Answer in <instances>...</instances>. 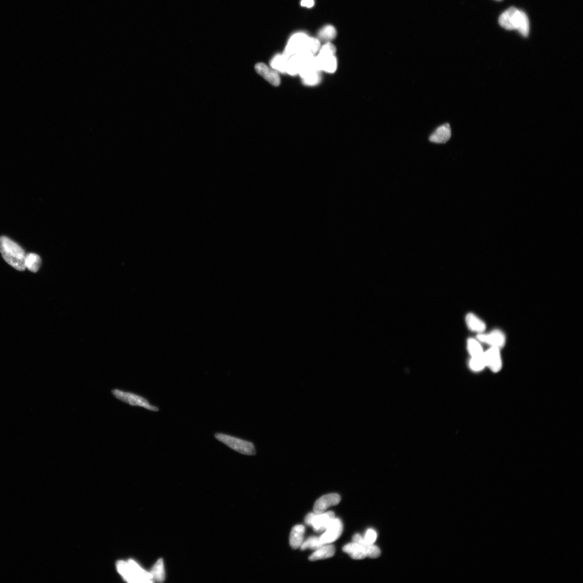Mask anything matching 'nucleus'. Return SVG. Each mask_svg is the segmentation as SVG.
<instances>
[{"mask_svg":"<svg viewBox=\"0 0 583 583\" xmlns=\"http://www.w3.org/2000/svg\"><path fill=\"white\" fill-rule=\"evenodd\" d=\"M320 47L319 39L309 37L305 33L298 32L290 38L284 53L288 57L299 54L315 56Z\"/></svg>","mask_w":583,"mask_h":583,"instance_id":"nucleus-1","label":"nucleus"},{"mask_svg":"<svg viewBox=\"0 0 583 583\" xmlns=\"http://www.w3.org/2000/svg\"><path fill=\"white\" fill-rule=\"evenodd\" d=\"M0 253L6 262L13 268L20 271L25 270V250L7 237H0Z\"/></svg>","mask_w":583,"mask_h":583,"instance_id":"nucleus-2","label":"nucleus"},{"mask_svg":"<svg viewBox=\"0 0 583 583\" xmlns=\"http://www.w3.org/2000/svg\"><path fill=\"white\" fill-rule=\"evenodd\" d=\"M336 47L331 43H326L320 47L318 54L315 56L319 70L328 73H334L337 69Z\"/></svg>","mask_w":583,"mask_h":583,"instance_id":"nucleus-3","label":"nucleus"},{"mask_svg":"<svg viewBox=\"0 0 583 583\" xmlns=\"http://www.w3.org/2000/svg\"><path fill=\"white\" fill-rule=\"evenodd\" d=\"M215 437L233 450L246 455H254L256 453L254 444L250 442L239 438L217 433Z\"/></svg>","mask_w":583,"mask_h":583,"instance_id":"nucleus-4","label":"nucleus"},{"mask_svg":"<svg viewBox=\"0 0 583 583\" xmlns=\"http://www.w3.org/2000/svg\"><path fill=\"white\" fill-rule=\"evenodd\" d=\"M112 392L117 399L129 403L130 405L144 407L152 410V411H158L159 409L157 407L150 405L148 401L144 397L118 389L113 390Z\"/></svg>","mask_w":583,"mask_h":583,"instance_id":"nucleus-5","label":"nucleus"},{"mask_svg":"<svg viewBox=\"0 0 583 583\" xmlns=\"http://www.w3.org/2000/svg\"><path fill=\"white\" fill-rule=\"evenodd\" d=\"M522 11L511 7L505 11L499 17L498 23L503 28L512 31L518 29L521 20Z\"/></svg>","mask_w":583,"mask_h":583,"instance_id":"nucleus-6","label":"nucleus"},{"mask_svg":"<svg viewBox=\"0 0 583 583\" xmlns=\"http://www.w3.org/2000/svg\"><path fill=\"white\" fill-rule=\"evenodd\" d=\"M342 531L343 525L341 521L335 517L326 529L325 532L320 537L321 542L323 544H327L335 542L341 536Z\"/></svg>","mask_w":583,"mask_h":583,"instance_id":"nucleus-7","label":"nucleus"},{"mask_svg":"<svg viewBox=\"0 0 583 583\" xmlns=\"http://www.w3.org/2000/svg\"><path fill=\"white\" fill-rule=\"evenodd\" d=\"M484 359L486 366L494 373L501 371L502 367V361L500 353V349L491 347L485 352Z\"/></svg>","mask_w":583,"mask_h":583,"instance_id":"nucleus-8","label":"nucleus"},{"mask_svg":"<svg viewBox=\"0 0 583 583\" xmlns=\"http://www.w3.org/2000/svg\"><path fill=\"white\" fill-rule=\"evenodd\" d=\"M341 497L338 493H330L319 498L315 502L313 511L315 514H320L331 507L334 506L340 502Z\"/></svg>","mask_w":583,"mask_h":583,"instance_id":"nucleus-9","label":"nucleus"},{"mask_svg":"<svg viewBox=\"0 0 583 583\" xmlns=\"http://www.w3.org/2000/svg\"><path fill=\"white\" fill-rule=\"evenodd\" d=\"M478 340L501 349L505 343V337L504 333L499 330H494L488 333H480L478 336Z\"/></svg>","mask_w":583,"mask_h":583,"instance_id":"nucleus-10","label":"nucleus"},{"mask_svg":"<svg viewBox=\"0 0 583 583\" xmlns=\"http://www.w3.org/2000/svg\"><path fill=\"white\" fill-rule=\"evenodd\" d=\"M255 69L259 75L262 76L272 85L275 87L280 85V76L275 69L269 67L263 63H259L255 65Z\"/></svg>","mask_w":583,"mask_h":583,"instance_id":"nucleus-11","label":"nucleus"},{"mask_svg":"<svg viewBox=\"0 0 583 583\" xmlns=\"http://www.w3.org/2000/svg\"><path fill=\"white\" fill-rule=\"evenodd\" d=\"M335 517V514L333 511H327L320 514H314L311 521L312 526L315 532H322L330 524L331 521Z\"/></svg>","mask_w":583,"mask_h":583,"instance_id":"nucleus-12","label":"nucleus"},{"mask_svg":"<svg viewBox=\"0 0 583 583\" xmlns=\"http://www.w3.org/2000/svg\"><path fill=\"white\" fill-rule=\"evenodd\" d=\"M451 130L449 124L445 123L438 127L430 137V141L437 144H444L450 139Z\"/></svg>","mask_w":583,"mask_h":583,"instance_id":"nucleus-13","label":"nucleus"},{"mask_svg":"<svg viewBox=\"0 0 583 583\" xmlns=\"http://www.w3.org/2000/svg\"><path fill=\"white\" fill-rule=\"evenodd\" d=\"M118 572L123 577V578L129 583H140L139 580L128 562L119 561L116 564Z\"/></svg>","mask_w":583,"mask_h":583,"instance_id":"nucleus-14","label":"nucleus"},{"mask_svg":"<svg viewBox=\"0 0 583 583\" xmlns=\"http://www.w3.org/2000/svg\"><path fill=\"white\" fill-rule=\"evenodd\" d=\"M305 532V528L302 525H296L292 529L290 536V545L294 549L300 548L303 542V537Z\"/></svg>","mask_w":583,"mask_h":583,"instance_id":"nucleus-15","label":"nucleus"},{"mask_svg":"<svg viewBox=\"0 0 583 583\" xmlns=\"http://www.w3.org/2000/svg\"><path fill=\"white\" fill-rule=\"evenodd\" d=\"M336 548L334 545L331 544H324L319 549L315 550L313 554L309 556V560L315 561L329 558L334 556Z\"/></svg>","mask_w":583,"mask_h":583,"instance_id":"nucleus-16","label":"nucleus"},{"mask_svg":"<svg viewBox=\"0 0 583 583\" xmlns=\"http://www.w3.org/2000/svg\"><path fill=\"white\" fill-rule=\"evenodd\" d=\"M342 550L354 560H363L367 556L364 547L354 542L345 545L343 547Z\"/></svg>","mask_w":583,"mask_h":583,"instance_id":"nucleus-17","label":"nucleus"},{"mask_svg":"<svg viewBox=\"0 0 583 583\" xmlns=\"http://www.w3.org/2000/svg\"><path fill=\"white\" fill-rule=\"evenodd\" d=\"M466 321L468 328L479 334L483 333L486 329V325L484 321L473 313L467 315Z\"/></svg>","mask_w":583,"mask_h":583,"instance_id":"nucleus-18","label":"nucleus"},{"mask_svg":"<svg viewBox=\"0 0 583 583\" xmlns=\"http://www.w3.org/2000/svg\"><path fill=\"white\" fill-rule=\"evenodd\" d=\"M289 58L284 53L283 54L279 53V54L276 55L271 59V67L276 70L278 73H286Z\"/></svg>","mask_w":583,"mask_h":583,"instance_id":"nucleus-19","label":"nucleus"},{"mask_svg":"<svg viewBox=\"0 0 583 583\" xmlns=\"http://www.w3.org/2000/svg\"><path fill=\"white\" fill-rule=\"evenodd\" d=\"M25 264L26 269L32 272H37L40 269L42 261L39 255L35 253L27 254Z\"/></svg>","mask_w":583,"mask_h":583,"instance_id":"nucleus-20","label":"nucleus"},{"mask_svg":"<svg viewBox=\"0 0 583 583\" xmlns=\"http://www.w3.org/2000/svg\"><path fill=\"white\" fill-rule=\"evenodd\" d=\"M152 581L157 582H163L165 579V573L164 562L162 559H159L154 565L149 572Z\"/></svg>","mask_w":583,"mask_h":583,"instance_id":"nucleus-21","label":"nucleus"},{"mask_svg":"<svg viewBox=\"0 0 583 583\" xmlns=\"http://www.w3.org/2000/svg\"><path fill=\"white\" fill-rule=\"evenodd\" d=\"M302 57L301 55H296L289 58L287 66L286 73L295 76L299 74Z\"/></svg>","mask_w":583,"mask_h":583,"instance_id":"nucleus-22","label":"nucleus"},{"mask_svg":"<svg viewBox=\"0 0 583 583\" xmlns=\"http://www.w3.org/2000/svg\"><path fill=\"white\" fill-rule=\"evenodd\" d=\"M468 352L471 355V358H480L483 357L485 354L483 347L480 342L474 339H469L467 342Z\"/></svg>","mask_w":583,"mask_h":583,"instance_id":"nucleus-23","label":"nucleus"},{"mask_svg":"<svg viewBox=\"0 0 583 583\" xmlns=\"http://www.w3.org/2000/svg\"><path fill=\"white\" fill-rule=\"evenodd\" d=\"M337 31L334 26L327 25L321 28L318 33L319 40L330 43L337 37Z\"/></svg>","mask_w":583,"mask_h":583,"instance_id":"nucleus-24","label":"nucleus"},{"mask_svg":"<svg viewBox=\"0 0 583 583\" xmlns=\"http://www.w3.org/2000/svg\"><path fill=\"white\" fill-rule=\"evenodd\" d=\"M323 545L322 542H321L320 537L312 536L309 537L305 542L302 543L300 546V549L301 550H305L308 548L317 550Z\"/></svg>","mask_w":583,"mask_h":583,"instance_id":"nucleus-25","label":"nucleus"},{"mask_svg":"<svg viewBox=\"0 0 583 583\" xmlns=\"http://www.w3.org/2000/svg\"><path fill=\"white\" fill-rule=\"evenodd\" d=\"M518 31L524 37H527L530 30L528 17L524 11H522L521 20L518 29Z\"/></svg>","mask_w":583,"mask_h":583,"instance_id":"nucleus-26","label":"nucleus"},{"mask_svg":"<svg viewBox=\"0 0 583 583\" xmlns=\"http://www.w3.org/2000/svg\"><path fill=\"white\" fill-rule=\"evenodd\" d=\"M470 367L475 372H480L486 367L484 356L480 358H471L469 362Z\"/></svg>","mask_w":583,"mask_h":583,"instance_id":"nucleus-27","label":"nucleus"},{"mask_svg":"<svg viewBox=\"0 0 583 583\" xmlns=\"http://www.w3.org/2000/svg\"><path fill=\"white\" fill-rule=\"evenodd\" d=\"M367 555L368 557L372 558H376L379 557L381 555V551L378 546L372 544L368 549L366 550Z\"/></svg>","mask_w":583,"mask_h":583,"instance_id":"nucleus-28","label":"nucleus"},{"mask_svg":"<svg viewBox=\"0 0 583 583\" xmlns=\"http://www.w3.org/2000/svg\"><path fill=\"white\" fill-rule=\"evenodd\" d=\"M377 537V533L373 530V529H368L366 533L364 538L368 543L373 544L376 542Z\"/></svg>","mask_w":583,"mask_h":583,"instance_id":"nucleus-29","label":"nucleus"},{"mask_svg":"<svg viewBox=\"0 0 583 583\" xmlns=\"http://www.w3.org/2000/svg\"><path fill=\"white\" fill-rule=\"evenodd\" d=\"M301 5L302 7L310 8L313 7L314 1V0H301Z\"/></svg>","mask_w":583,"mask_h":583,"instance_id":"nucleus-30","label":"nucleus"},{"mask_svg":"<svg viewBox=\"0 0 583 583\" xmlns=\"http://www.w3.org/2000/svg\"><path fill=\"white\" fill-rule=\"evenodd\" d=\"M314 513H309L305 517V522L308 526H311V521Z\"/></svg>","mask_w":583,"mask_h":583,"instance_id":"nucleus-31","label":"nucleus"}]
</instances>
